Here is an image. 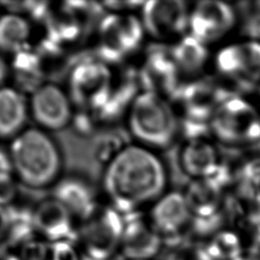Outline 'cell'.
Masks as SVG:
<instances>
[{
  "instance_id": "6da1fadb",
  "label": "cell",
  "mask_w": 260,
  "mask_h": 260,
  "mask_svg": "<svg viewBox=\"0 0 260 260\" xmlns=\"http://www.w3.org/2000/svg\"><path fill=\"white\" fill-rule=\"evenodd\" d=\"M167 169L155 150L131 142L104 166L102 190L123 216L138 213L166 192Z\"/></svg>"
},
{
  "instance_id": "7a4b0ae2",
  "label": "cell",
  "mask_w": 260,
  "mask_h": 260,
  "mask_svg": "<svg viewBox=\"0 0 260 260\" xmlns=\"http://www.w3.org/2000/svg\"><path fill=\"white\" fill-rule=\"evenodd\" d=\"M7 150L17 181L29 188L53 187L62 177L61 149L46 130L26 127L10 140Z\"/></svg>"
},
{
  "instance_id": "3957f363",
  "label": "cell",
  "mask_w": 260,
  "mask_h": 260,
  "mask_svg": "<svg viewBox=\"0 0 260 260\" xmlns=\"http://www.w3.org/2000/svg\"><path fill=\"white\" fill-rule=\"evenodd\" d=\"M127 131L133 142L156 150L168 147L178 132V120L168 100L141 90L126 113Z\"/></svg>"
},
{
  "instance_id": "277c9868",
  "label": "cell",
  "mask_w": 260,
  "mask_h": 260,
  "mask_svg": "<svg viewBox=\"0 0 260 260\" xmlns=\"http://www.w3.org/2000/svg\"><path fill=\"white\" fill-rule=\"evenodd\" d=\"M140 16L134 12H107L98 23V57L107 64L123 61L140 49L145 37Z\"/></svg>"
},
{
  "instance_id": "5b68a950",
  "label": "cell",
  "mask_w": 260,
  "mask_h": 260,
  "mask_svg": "<svg viewBox=\"0 0 260 260\" xmlns=\"http://www.w3.org/2000/svg\"><path fill=\"white\" fill-rule=\"evenodd\" d=\"M114 81L111 65L86 58L75 63L67 78V92L76 109L96 111L107 100Z\"/></svg>"
},
{
  "instance_id": "8992f818",
  "label": "cell",
  "mask_w": 260,
  "mask_h": 260,
  "mask_svg": "<svg viewBox=\"0 0 260 260\" xmlns=\"http://www.w3.org/2000/svg\"><path fill=\"white\" fill-rule=\"evenodd\" d=\"M125 220L114 207L99 204L87 216L80 219L78 238L84 255L95 260H109L120 249Z\"/></svg>"
},
{
  "instance_id": "52a82bcc",
  "label": "cell",
  "mask_w": 260,
  "mask_h": 260,
  "mask_svg": "<svg viewBox=\"0 0 260 260\" xmlns=\"http://www.w3.org/2000/svg\"><path fill=\"white\" fill-rule=\"evenodd\" d=\"M210 127L215 136L225 143L260 140V119L255 109L234 93L216 108Z\"/></svg>"
},
{
  "instance_id": "ba28073f",
  "label": "cell",
  "mask_w": 260,
  "mask_h": 260,
  "mask_svg": "<svg viewBox=\"0 0 260 260\" xmlns=\"http://www.w3.org/2000/svg\"><path fill=\"white\" fill-rule=\"evenodd\" d=\"M139 16L145 35L154 41L178 42L186 36L190 11L181 0H151L143 2Z\"/></svg>"
},
{
  "instance_id": "9c48e42d",
  "label": "cell",
  "mask_w": 260,
  "mask_h": 260,
  "mask_svg": "<svg viewBox=\"0 0 260 260\" xmlns=\"http://www.w3.org/2000/svg\"><path fill=\"white\" fill-rule=\"evenodd\" d=\"M28 108L37 127L48 132L66 128L75 113L67 90L52 81H46L29 94Z\"/></svg>"
},
{
  "instance_id": "30bf717a",
  "label": "cell",
  "mask_w": 260,
  "mask_h": 260,
  "mask_svg": "<svg viewBox=\"0 0 260 260\" xmlns=\"http://www.w3.org/2000/svg\"><path fill=\"white\" fill-rule=\"evenodd\" d=\"M141 90L152 91L162 96H177L183 84L172 57L171 48L156 45L145 54L141 66L137 70Z\"/></svg>"
},
{
  "instance_id": "8fae6325",
  "label": "cell",
  "mask_w": 260,
  "mask_h": 260,
  "mask_svg": "<svg viewBox=\"0 0 260 260\" xmlns=\"http://www.w3.org/2000/svg\"><path fill=\"white\" fill-rule=\"evenodd\" d=\"M148 220L168 244H176L183 231L189 228L192 215L183 193L165 192L150 207Z\"/></svg>"
},
{
  "instance_id": "7c38bea8",
  "label": "cell",
  "mask_w": 260,
  "mask_h": 260,
  "mask_svg": "<svg viewBox=\"0 0 260 260\" xmlns=\"http://www.w3.org/2000/svg\"><path fill=\"white\" fill-rule=\"evenodd\" d=\"M235 21V11L229 4L204 0L190 11L188 29L192 37L205 44L221 38L233 27Z\"/></svg>"
},
{
  "instance_id": "4fadbf2b",
  "label": "cell",
  "mask_w": 260,
  "mask_h": 260,
  "mask_svg": "<svg viewBox=\"0 0 260 260\" xmlns=\"http://www.w3.org/2000/svg\"><path fill=\"white\" fill-rule=\"evenodd\" d=\"M31 210L36 233L50 243L63 240L74 242L78 238L75 216L54 197L42 199Z\"/></svg>"
},
{
  "instance_id": "5bb4252c",
  "label": "cell",
  "mask_w": 260,
  "mask_h": 260,
  "mask_svg": "<svg viewBox=\"0 0 260 260\" xmlns=\"http://www.w3.org/2000/svg\"><path fill=\"white\" fill-rule=\"evenodd\" d=\"M125 220L120 250L127 260H150L164 245L161 236L148 219L138 213L123 216Z\"/></svg>"
},
{
  "instance_id": "9a60e30c",
  "label": "cell",
  "mask_w": 260,
  "mask_h": 260,
  "mask_svg": "<svg viewBox=\"0 0 260 260\" xmlns=\"http://www.w3.org/2000/svg\"><path fill=\"white\" fill-rule=\"evenodd\" d=\"M52 197L61 202L79 220L100 204L96 192L88 179L75 174L63 176L52 187Z\"/></svg>"
},
{
  "instance_id": "2e32d148",
  "label": "cell",
  "mask_w": 260,
  "mask_h": 260,
  "mask_svg": "<svg viewBox=\"0 0 260 260\" xmlns=\"http://www.w3.org/2000/svg\"><path fill=\"white\" fill-rule=\"evenodd\" d=\"M180 166L194 180L211 179L221 167L215 147L205 137L188 139L180 152Z\"/></svg>"
},
{
  "instance_id": "e0dca14e",
  "label": "cell",
  "mask_w": 260,
  "mask_h": 260,
  "mask_svg": "<svg viewBox=\"0 0 260 260\" xmlns=\"http://www.w3.org/2000/svg\"><path fill=\"white\" fill-rule=\"evenodd\" d=\"M28 100L13 85L0 87V139L11 140L26 127Z\"/></svg>"
},
{
  "instance_id": "ac0fdd59",
  "label": "cell",
  "mask_w": 260,
  "mask_h": 260,
  "mask_svg": "<svg viewBox=\"0 0 260 260\" xmlns=\"http://www.w3.org/2000/svg\"><path fill=\"white\" fill-rule=\"evenodd\" d=\"M10 64V78L14 81L13 86L21 92L29 94L47 80L45 63L36 49L25 48L12 55Z\"/></svg>"
},
{
  "instance_id": "d6986e66",
  "label": "cell",
  "mask_w": 260,
  "mask_h": 260,
  "mask_svg": "<svg viewBox=\"0 0 260 260\" xmlns=\"http://www.w3.org/2000/svg\"><path fill=\"white\" fill-rule=\"evenodd\" d=\"M184 196L192 218H210L220 213L221 187L211 180H194Z\"/></svg>"
},
{
  "instance_id": "ffe728a7",
  "label": "cell",
  "mask_w": 260,
  "mask_h": 260,
  "mask_svg": "<svg viewBox=\"0 0 260 260\" xmlns=\"http://www.w3.org/2000/svg\"><path fill=\"white\" fill-rule=\"evenodd\" d=\"M32 26L26 16L5 11L0 14V53H15L30 47Z\"/></svg>"
},
{
  "instance_id": "44dd1931",
  "label": "cell",
  "mask_w": 260,
  "mask_h": 260,
  "mask_svg": "<svg viewBox=\"0 0 260 260\" xmlns=\"http://www.w3.org/2000/svg\"><path fill=\"white\" fill-rule=\"evenodd\" d=\"M171 53L180 76L200 72L207 60V50L204 44L190 34L176 42L171 48Z\"/></svg>"
},
{
  "instance_id": "7402d4cb",
  "label": "cell",
  "mask_w": 260,
  "mask_h": 260,
  "mask_svg": "<svg viewBox=\"0 0 260 260\" xmlns=\"http://www.w3.org/2000/svg\"><path fill=\"white\" fill-rule=\"evenodd\" d=\"M203 246L212 260H240L247 255L245 239L231 229L218 231Z\"/></svg>"
},
{
  "instance_id": "603a6c76",
  "label": "cell",
  "mask_w": 260,
  "mask_h": 260,
  "mask_svg": "<svg viewBox=\"0 0 260 260\" xmlns=\"http://www.w3.org/2000/svg\"><path fill=\"white\" fill-rule=\"evenodd\" d=\"M245 60L242 72L234 80L244 89H260V43L243 44Z\"/></svg>"
},
{
  "instance_id": "cb8c5ba5",
  "label": "cell",
  "mask_w": 260,
  "mask_h": 260,
  "mask_svg": "<svg viewBox=\"0 0 260 260\" xmlns=\"http://www.w3.org/2000/svg\"><path fill=\"white\" fill-rule=\"evenodd\" d=\"M245 60L243 44L232 45L223 48L216 56V67L218 71L235 80L242 72Z\"/></svg>"
},
{
  "instance_id": "d4e9b609",
  "label": "cell",
  "mask_w": 260,
  "mask_h": 260,
  "mask_svg": "<svg viewBox=\"0 0 260 260\" xmlns=\"http://www.w3.org/2000/svg\"><path fill=\"white\" fill-rule=\"evenodd\" d=\"M96 141L94 152L98 160L103 165H107L112 158H114L124 147L129 143L124 139L117 130H110L104 132Z\"/></svg>"
},
{
  "instance_id": "484cf974",
  "label": "cell",
  "mask_w": 260,
  "mask_h": 260,
  "mask_svg": "<svg viewBox=\"0 0 260 260\" xmlns=\"http://www.w3.org/2000/svg\"><path fill=\"white\" fill-rule=\"evenodd\" d=\"M20 260H49V245L41 240L30 239L19 246Z\"/></svg>"
},
{
  "instance_id": "4316f807",
  "label": "cell",
  "mask_w": 260,
  "mask_h": 260,
  "mask_svg": "<svg viewBox=\"0 0 260 260\" xmlns=\"http://www.w3.org/2000/svg\"><path fill=\"white\" fill-rule=\"evenodd\" d=\"M82 256L78 253L73 241L63 240L50 243L49 260H81Z\"/></svg>"
},
{
  "instance_id": "83f0119b",
  "label": "cell",
  "mask_w": 260,
  "mask_h": 260,
  "mask_svg": "<svg viewBox=\"0 0 260 260\" xmlns=\"http://www.w3.org/2000/svg\"><path fill=\"white\" fill-rule=\"evenodd\" d=\"M16 182L15 175H0V205L8 206L14 201L17 195Z\"/></svg>"
},
{
  "instance_id": "f1b7e54d",
  "label": "cell",
  "mask_w": 260,
  "mask_h": 260,
  "mask_svg": "<svg viewBox=\"0 0 260 260\" xmlns=\"http://www.w3.org/2000/svg\"><path fill=\"white\" fill-rule=\"evenodd\" d=\"M166 260H212L203 245H193L171 253Z\"/></svg>"
},
{
  "instance_id": "f546056e",
  "label": "cell",
  "mask_w": 260,
  "mask_h": 260,
  "mask_svg": "<svg viewBox=\"0 0 260 260\" xmlns=\"http://www.w3.org/2000/svg\"><path fill=\"white\" fill-rule=\"evenodd\" d=\"M10 226V214L8 206L0 205V246H3Z\"/></svg>"
},
{
  "instance_id": "4dcf8cb0",
  "label": "cell",
  "mask_w": 260,
  "mask_h": 260,
  "mask_svg": "<svg viewBox=\"0 0 260 260\" xmlns=\"http://www.w3.org/2000/svg\"><path fill=\"white\" fill-rule=\"evenodd\" d=\"M0 175H14L13 166L11 162L8 150L0 148Z\"/></svg>"
},
{
  "instance_id": "1f68e13d",
  "label": "cell",
  "mask_w": 260,
  "mask_h": 260,
  "mask_svg": "<svg viewBox=\"0 0 260 260\" xmlns=\"http://www.w3.org/2000/svg\"><path fill=\"white\" fill-rule=\"evenodd\" d=\"M10 78V64L9 61L0 53V87L7 85L6 81Z\"/></svg>"
},
{
  "instance_id": "d6a6232c",
  "label": "cell",
  "mask_w": 260,
  "mask_h": 260,
  "mask_svg": "<svg viewBox=\"0 0 260 260\" xmlns=\"http://www.w3.org/2000/svg\"><path fill=\"white\" fill-rule=\"evenodd\" d=\"M240 260H260V257H258V256H254V255H246L245 257H243L242 259H240Z\"/></svg>"
},
{
  "instance_id": "836d02e7",
  "label": "cell",
  "mask_w": 260,
  "mask_h": 260,
  "mask_svg": "<svg viewBox=\"0 0 260 260\" xmlns=\"http://www.w3.org/2000/svg\"><path fill=\"white\" fill-rule=\"evenodd\" d=\"M2 260H20L17 255H7Z\"/></svg>"
},
{
  "instance_id": "e575fe53",
  "label": "cell",
  "mask_w": 260,
  "mask_h": 260,
  "mask_svg": "<svg viewBox=\"0 0 260 260\" xmlns=\"http://www.w3.org/2000/svg\"><path fill=\"white\" fill-rule=\"evenodd\" d=\"M258 30H259V36H260V26H259V29H258Z\"/></svg>"
}]
</instances>
